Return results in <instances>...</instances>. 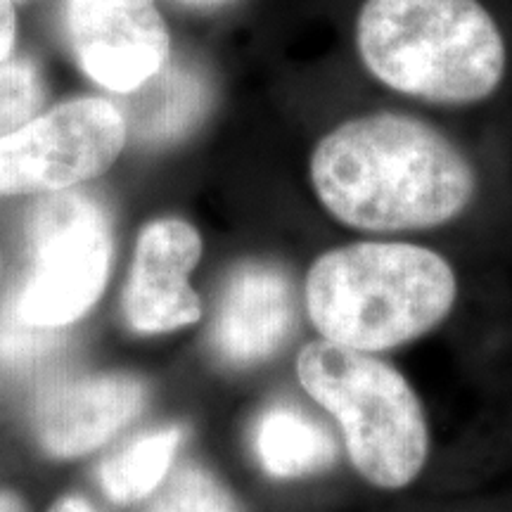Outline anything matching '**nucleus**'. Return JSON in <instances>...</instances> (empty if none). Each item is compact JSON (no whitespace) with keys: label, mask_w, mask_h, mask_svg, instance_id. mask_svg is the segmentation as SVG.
Wrapping results in <instances>:
<instances>
[{"label":"nucleus","mask_w":512,"mask_h":512,"mask_svg":"<svg viewBox=\"0 0 512 512\" xmlns=\"http://www.w3.org/2000/svg\"><path fill=\"white\" fill-rule=\"evenodd\" d=\"M55 330L34 328L10 311V316L0 318V363H31L55 347Z\"/></svg>","instance_id":"dca6fc26"},{"label":"nucleus","mask_w":512,"mask_h":512,"mask_svg":"<svg viewBox=\"0 0 512 512\" xmlns=\"http://www.w3.org/2000/svg\"><path fill=\"white\" fill-rule=\"evenodd\" d=\"M200 256V233L190 223L162 219L145 226L124 290L126 323L145 335L197 323L202 302L190 287V273Z\"/></svg>","instance_id":"6e6552de"},{"label":"nucleus","mask_w":512,"mask_h":512,"mask_svg":"<svg viewBox=\"0 0 512 512\" xmlns=\"http://www.w3.org/2000/svg\"><path fill=\"white\" fill-rule=\"evenodd\" d=\"M294 318V285L285 268L242 261L223 283L209 330L211 351L230 368L254 366L283 347Z\"/></svg>","instance_id":"1a4fd4ad"},{"label":"nucleus","mask_w":512,"mask_h":512,"mask_svg":"<svg viewBox=\"0 0 512 512\" xmlns=\"http://www.w3.org/2000/svg\"><path fill=\"white\" fill-rule=\"evenodd\" d=\"M178 444V427H162L128 441L100 465V484L105 494L117 503H136L150 496L174 463Z\"/></svg>","instance_id":"ddd939ff"},{"label":"nucleus","mask_w":512,"mask_h":512,"mask_svg":"<svg viewBox=\"0 0 512 512\" xmlns=\"http://www.w3.org/2000/svg\"><path fill=\"white\" fill-rule=\"evenodd\" d=\"M254 451L271 477L294 479L328 470L337 444L328 427L290 403H275L254 425Z\"/></svg>","instance_id":"f8f14e48"},{"label":"nucleus","mask_w":512,"mask_h":512,"mask_svg":"<svg viewBox=\"0 0 512 512\" xmlns=\"http://www.w3.org/2000/svg\"><path fill=\"white\" fill-rule=\"evenodd\" d=\"M297 375L337 418L358 475L380 489H401L420 475L430 434L418 396L399 370L323 339L302 349Z\"/></svg>","instance_id":"20e7f679"},{"label":"nucleus","mask_w":512,"mask_h":512,"mask_svg":"<svg viewBox=\"0 0 512 512\" xmlns=\"http://www.w3.org/2000/svg\"><path fill=\"white\" fill-rule=\"evenodd\" d=\"M27 254V275L12 311L34 328H64L105 290L112 261L110 214L86 192H48L29 211Z\"/></svg>","instance_id":"39448f33"},{"label":"nucleus","mask_w":512,"mask_h":512,"mask_svg":"<svg viewBox=\"0 0 512 512\" xmlns=\"http://www.w3.org/2000/svg\"><path fill=\"white\" fill-rule=\"evenodd\" d=\"M15 8H12V0H0V62L8 60L15 46Z\"/></svg>","instance_id":"f3484780"},{"label":"nucleus","mask_w":512,"mask_h":512,"mask_svg":"<svg viewBox=\"0 0 512 512\" xmlns=\"http://www.w3.org/2000/svg\"><path fill=\"white\" fill-rule=\"evenodd\" d=\"M50 512H95V510L88 505V501H83V498L67 496V498H62V501L57 503Z\"/></svg>","instance_id":"a211bd4d"},{"label":"nucleus","mask_w":512,"mask_h":512,"mask_svg":"<svg viewBox=\"0 0 512 512\" xmlns=\"http://www.w3.org/2000/svg\"><path fill=\"white\" fill-rule=\"evenodd\" d=\"M152 512H242L233 494L200 465H185L169 479Z\"/></svg>","instance_id":"2eb2a0df"},{"label":"nucleus","mask_w":512,"mask_h":512,"mask_svg":"<svg viewBox=\"0 0 512 512\" xmlns=\"http://www.w3.org/2000/svg\"><path fill=\"white\" fill-rule=\"evenodd\" d=\"M178 3L188 5V8H195V10H216V8H226V5L235 3V0H178Z\"/></svg>","instance_id":"6ab92c4d"},{"label":"nucleus","mask_w":512,"mask_h":512,"mask_svg":"<svg viewBox=\"0 0 512 512\" xmlns=\"http://www.w3.org/2000/svg\"><path fill=\"white\" fill-rule=\"evenodd\" d=\"M145 406V387L124 373H98L50 384L34 401L31 425L43 451L76 458L107 444Z\"/></svg>","instance_id":"9d476101"},{"label":"nucleus","mask_w":512,"mask_h":512,"mask_svg":"<svg viewBox=\"0 0 512 512\" xmlns=\"http://www.w3.org/2000/svg\"><path fill=\"white\" fill-rule=\"evenodd\" d=\"M311 183L337 221L370 233L441 226L477 188L463 152L403 114H370L330 131L313 150Z\"/></svg>","instance_id":"f257e3e1"},{"label":"nucleus","mask_w":512,"mask_h":512,"mask_svg":"<svg viewBox=\"0 0 512 512\" xmlns=\"http://www.w3.org/2000/svg\"><path fill=\"white\" fill-rule=\"evenodd\" d=\"M211 86L200 67L185 60H169L159 72L131 93L126 131L138 143H176L195 131L207 117Z\"/></svg>","instance_id":"9b49d317"},{"label":"nucleus","mask_w":512,"mask_h":512,"mask_svg":"<svg viewBox=\"0 0 512 512\" xmlns=\"http://www.w3.org/2000/svg\"><path fill=\"white\" fill-rule=\"evenodd\" d=\"M46 98L48 88L36 62L29 57L0 62V138L36 119Z\"/></svg>","instance_id":"4468645a"},{"label":"nucleus","mask_w":512,"mask_h":512,"mask_svg":"<svg viewBox=\"0 0 512 512\" xmlns=\"http://www.w3.org/2000/svg\"><path fill=\"white\" fill-rule=\"evenodd\" d=\"M306 311L323 339L384 351L430 332L456 304L444 256L408 242H354L325 252L306 275Z\"/></svg>","instance_id":"f03ea898"},{"label":"nucleus","mask_w":512,"mask_h":512,"mask_svg":"<svg viewBox=\"0 0 512 512\" xmlns=\"http://www.w3.org/2000/svg\"><path fill=\"white\" fill-rule=\"evenodd\" d=\"M62 22L76 64L105 91H138L169 62L155 0H64Z\"/></svg>","instance_id":"0eeeda50"},{"label":"nucleus","mask_w":512,"mask_h":512,"mask_svg":"<svg viewBox=\"0 0 512 512\" xmlns=\"http://www.w3.org/2000/svg\"><path fill=\"white\" fill-rule=\"evenodd\" d=\"M12 3H15V0H12Z\"/></svg>","instance_id":"412c9836"},{"label":"nucleus","mask_w":512,"mask_h":512,"mask_svg":"<svg viewBox=\"0 0 512 512\" xmlns=\"http://www.w3.org/2000/svg\"><path fill=\"white\" fill-rule=\"evenodd\" d=\"M356 48L377 81L411 98L470 105L505 74V43L479 0H366Z\"/></svg>","instance_id":"7ed1b4c3"},{"label":"nucleus","mask_w":512,"mask_h":512,"mask_svg":"<svg viewBox=\"0 0 512 512\" xmlns=\"http://www.w3.org/2000/svg\"><path fill=\"white\" fill-rule=\"evenodd\" d=\"M0 512H24L19 498L12 494H0Z\"/></svg>","instance_id":"aec40b11"},{"label":"nucleus","mask_w":512,"mask_h":512,"mask_svg":"<svg viewBox=\"0 0 512 512\" xmlns=\"http://www.w3.org/2000/svg\"><path fill=\"white\" fill-rule=\"evenodd\" d=\"M126 136V121L112 102H62L0 138V195L60 192L91 181L117 162Z\"/></svg>","instance_id":"423d86ee"}]
</instances>
